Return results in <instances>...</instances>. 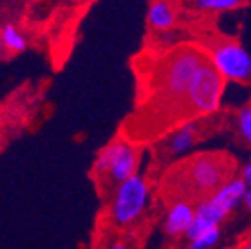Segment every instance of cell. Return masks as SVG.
<instances>
[{"label":"cell","mask_w":251,"mask_h":249,"mask_svg":"<svg viewBox=\"0 0 251 249\" xmlns=\"http://www.w3.org/2000/svg\"><path fill=\"white\" fill-rule=\"evenodd\" d=\"M237 162L227 152H197L175 162L166 181L168 202L201 204L235 178Z\"/></svg>","instance_id":"cell-1"},{"label":"cell","mask_w":251,"mask_h":249,"mask_svg":"<svg viewBox=\"0 0 251 249\" xmlns=\"http://www.w3.org/2000/svg\"><path fill=\"white\" fill-rule=\"evenodd\" d=\"M208 51L201 44H181L169 49L155 75L157 98L162 105L169 106L173 122L178 127L196 122L188 108L187 96L197 70L208 61Z\"/></svg>","instance_id":"cell-2"},{"label":"cell","mask_w":251,"mask_h":249,"mask_svg":"<svg viewBox=\"0 0 251 249\" xmlns=\"http://www.w3.org/2000/svg\"><path fill=\"white\" fill-rule=\"evenodd\" d=\"M150 204V183L143 174H134L114 188L108 204V220L117 228L136 225Z\"/></svg>","instance_id":"cell-3"},{"label":"cell","mask_w":251,"mask_h":249,"mask_svg":"<svg viewBox=\"0 0 251 249\" xmlns=\"http://www.w3.org/2000/svg\"><path fill=\"white\" fill-rule=\"evenodd\" d=\"M140 166V148L117 138L100 150L96 159H94L93 169L100 178L106 179L115 188L129 178H133L134 174H138Z\"/></svg>","instance_id":"cell-4"},{"label":"cell","mask_w":251,"mask_h":249,"mask_svg":"<svg viewBox=\"0 0 251 249\" xmlns=\"http://www.w3.org/2000/svg\"><path fill=\"white\" fill-rule=\"evenodd\" d=\"M209 61L222 77L228 82H251V54L230 37H218L204 46Z\"/></svg>","instance_id":"cell-5"},{"label":"cell","mask_w":251,"mask_h":249,"mask_svg":"<svg viewBox=\"0 0 251 249\" xmlns=\"http://www.w3.org/2000/svg\"><path fill=\"white\" fill-rule=\"evenodd\" d=\"M225 82L227 80L216 72L209 59L197 70L187 96L188 108L196 121L218 112L225 91Z\"/></svg>","instance_id":"cell-6"},{"label":"cell","mask_w":251,"mask_h":249,"mask_svg":"<svg viewBox=\"0 0 251 249\" xmlns=\"http://www.w3.org/2000/svg\"><path fill=\"white\" fill-rule=\"evenodd\" d=\"M225 218H227V214L208 199V200H204V202L196 206V216H194V222L190 225V228L187 230L185 237L190 242L196 241L197 237H201L209 230L220 228V223L224 222Z\"/></svg>","instance_id":"cell-7"},{"label":"cell","mask_w":251,"mask_h":249,"mask_svg":"<svg viewBox=\"0 0 251 249\" xmlns=\"http://www.w3.org/2000/svg\"><path fill=\"white\" fill-rule=\"evenodd\" d=\"M201 138V127L196 122H188L180 127L173 129L169 136L164 140V155L166 157H180L188 152Z\"/></svg>","instance_id":"cell-8"},{"label":"cell","mask_w":251,"mask_h":249,"mask_svg":"<svg viewBox=\"0 0 251 249\" xmlns=\"http://www.w3.org/2000/svg\"><path fill=\"white\" fill-rule=\"evenodd\" d=\"M196 204L178 200V202L169 204L168 213L164 220V232L169 237H180L187 234L196 216Z\"/></svg>","instance_id":"cell-9"},{"label":"cell","mask_w":251,"mask_h":249,"mask_svg":"<svg viewBox=\"0 0 251 249\" xmlns=\"http://www.w3.org/2000/svg\"><path fill=\"white\" fill-rule=\"evenodd\" d=\"M178 21V12L175 4L171 2H164V0H155L150 2L149 11H147V23L152 30L161 31V33H168L173 28L176 26Z\"/></svg>","instance_id":"cell-10"},{"label":"cell","mask_w":251,"mask_h":249,"mask_svg":"<svg viewBox=\"0 0 251 249\" xmlns=\"http://www.w3.org/2000/svg\"><path fill=\"white\" fill-rule=\"evenodd\" d=\"M246 192H248V187L243 179L234 178V179H230L228 183H225L213 197H209V200H211L215 206H218L220 209L228 216V214L237 207V204L243 202Z\"/></svg>","instance_id":"cell-11"},{"label":"cell","mask_w":251,"mask_h":249,"mask_svg":"<svg viewBox=\"0 0 251 249\" xmlns=\"http://www.w3.org/2000/svg\"><path fill=\"white\" fill-rule=\"evenodd\" d=\"M0 42L2 46L11 52H16V54H20V52H25L28 47V40L25 37V33H21L18 30L14 23H5L2 25L0 28Z\"/></svg>","instance_id":"cell-12"},{"label":"cell","mask_w":251,"mask_h":249,"mask_svg":"<svg viewBox=\"0 0 251 249\" xmlns=\"http://www.w3.org/2000/svg\"><path fill=\"white\" fill-rule=\"evenodd\" d=\"M244 5H248V2H241V0H197L194 2V7L204 12H228L244 7Z\"/></svg>","instance_id":"cell-13"},{"label":"cell","mask_w":251,"mask_h":249,"mask_svg":"<svg viewBox=\"0 0 251 249\" xmlns=\"http://www.w3.org/2000/svg\"><path fill=\"white\" fill-rule=\"evenodd\" d=\"M237 129L244 143L251 147V103L243 106L237 113Z\"/></svg>","instance_id":"cell-14"},{"label":"cell","mask_w":251,"mask_h":249,"mask_svg":"<svg viewBox=\"0 0 251 249\" xmlns=\"http://www.w3.org/2000/svg\"><path fill=\"white\" fill-rule=\"evenodd\" d=\"M220 241V228H213L206 234H202L201 237H197L196 241L190 242V248L196 249H211L213 246H216Z\"/></svg>","instance_id":"cell-15"},{"label":"cell","mask_w":251,"mask_h":249,"mask_svg":"<svg viewBox=\"0 0 251 249\" xmlns=\"http://www.w3.org/2000/svg\"><path fill=\"white\" fill-rule=\"evenodd\" d=\"M234 249H251V228H248L239 239Z\"/></svg>","instance_id":"cell-16"},{"label":"cell","mask_w":251,"mask_h":249,"mask_svg":"<svg viewBox=\"0 0 251 249\" xmlns=\"http://www.w3.org/2000/svg\"><path fill=\"white\" fill-rule=\"evenodd\" d=\"M103 249H133V248H131L129 242L124 241V239H117V241L108 242Z\"/></svg>","instance_id":"cell-17"},{"label":"cell","mask_w":251,"mask_h":249,"mask_svg":"<svg viewBox=\"0 0 251 249\" xmlns=\"http://www.w3.org/2000/svg\"><path fill=\"white\" fill-rule=\"evenodd\" d=\"M241 179H243L244 183H246L248 188H251V159L246 162V166L243 168V171H241Z\"/></svg>","instance_id":"cell-18"},{"label":"cell","mask_w":251,"mask_h":249,"mask_svg":"<svg viewBox=\"0 0 251 249\" xmlns=\"http://www.w3.org/2000/svg\"><path fill=\"white\" fill-rule=\"evenodd\" d=\"M243 204H244V207H246V211L251 213V188H248L246 195H244V199H243Z\"/></svg>","instance_id":"cell-19"},{"label":"cell","mask_w":251,"mask_h":249,"mask_svg":"<svg viewBox=\"0 0 251 249\" xmlns=\"http://www.w3.org/2000/svg\"><path fill=\"white\" fill-rule=\"evenodd\" d=\"M187 249H196V248H190V246H188V248Z\"/></svg>","instance_id":"cell-20"},{"label":"cell","mask_w":251,"mask_h":249,"mask_svg":"<svg viewBox=\"0 0 251 249\" xmlns=\"http://www.w3.org/2000/svg\"><path fill=\"white\" fill-rule=\"evenodd\" d=\"M224 249H234V248H224Z\"/></svg>","instance_id":"cell-21"}]
</instances>
